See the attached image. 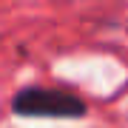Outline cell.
<instances>
[{"instance_id":"cell-1","label":"cell","mask_w":128,"mask_h":128,"mask_svg":"<svg viewBox=\"0 0 128 128\" xmlns=\"http://www.w3.org/2000/svg\"><path fill=\"white\" fill-rule=\"evenodd\" d=\"M12 111L23 120H82L88 105L82 97L66 88L26 86L12 97Z\"/></svg>"}]
</instances>
